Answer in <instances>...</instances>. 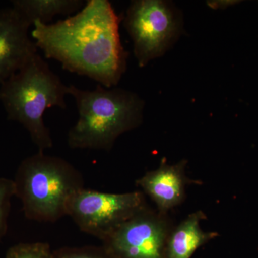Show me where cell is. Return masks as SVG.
Listing matches in <instances>:
<instances>
[{
  "label": "cell",
  "instance_id": "5bb4252c",
  "mask_svg": "<svg viewBox=\"0 0 258 258\" xmlns=\"http://www.w3.org/2000/svg\"><path fill=\"white\" fill-rule=\"evenodd\" d=\"M53 253L55 258H115L103 245L62 247L53 251Z\"/></svg>",
  "mask_w": 258,
  "mask_h": 258
},
{
  "label": "cell",
  "instance_id": "3957f363",
  "mask_svg": "<svg viewBox=\"0 0 258 258\" xmlns=\"http://www.w3.org/2000/svg\"><path fill=\"white\" fill-rule=\"evenodd\" d=\"M67 95L69 86L38 53L0 85V102L8 119L18 122L28 131L39 152L53 147L44 113L52 107L64 109Z\"/></svg>",
  "mask_w": 258,
  "mask_h": 258
},
{
  "label": "cell",
  "instance_id": "30bf717a",
  "mask_svg": "<svg viewBox=\"0 0 258 258\" xmlns=\"http://www.w3.org/2000/svg\"><path fill=\"white\" fill-rule=\"evenodd\" d=\"M205 220L207 215L198 210L174 226L166 246L168 258H190L199 247L218 237L217 232H205L202 229L201 222Z\"/></svg>",
  "mask_w": 258,
  "mask_h": 258
},
{
  "label": "cell",
  "instance_id": "7a4b0ae2",
  "mask_svg": "<svg viewBox=\"0 0 258 258\" xmlns=\"http://www.w3.org/2000/svg\"><path fill=\"white\" fill-rule=\"evenodd\" d=\"M79 118L68 133L74 149L108 152L121 134L138 128L144 119V101L137 93L97 85L92 91L69 86Z\"/></svg>",
  "mask_w": 258,
  "mask_h": 258
},
{
  "label": "cell",
  "instance_id": "9c48e42d",
  "mask_svg": "<svg viewBox=\"0 0 258 258\" xmlns=\"http://www.w3.org/2000/svg\"><path fill=\"white\" fill-rule=\"evenodd\" d=\"M187 161L182 159L175 164H169L165 160L157 169L149 171L136 181V184L147 195L161 213L169 211L184 202L186 185L196 181L188 179L185 173Z\"/></svg>",
  "mask_w": 258,
  "mask_h": 258
},
{
  "label": "cell",
  "instance_id": "52a82bcc",
  "mask_svg": "<svg viewBox=\"0 0 258 258\" xmlns=\"http://www.w3.org/2000/svg\"><path fill=\"white\" fill-rule=\"evenodd\" d=\"M173 227L169 214L148 206L118 227L103 245L115 258H164Z\"/></svg>",
  "mask_w": 258,
  "mask_h": 258
},
{
  "label": "cell",
  "instance_id": "7c38bea8",
  "mask_svg": "<svg viewBox=\"0 0 258 258\" xmlns=\"http://www.w3.org/2000/svg\"><path fill=\"white\" fill-rule=\"evenodd\" d=\"M5 258H55L46 242H23L12 246Z\"/></svg>",
  "mask_w": 258,
  "mask_h": 258
},
{
  "label": "cell",
  "instance_id": "8fae6325",
  "mask_svg": "<svg viewBox=\"0 0 258 258\" xmlns=\"http://www.w3.org/2000/svg\"><path fill=\"white\" fill-rule=\"evenodd\" d=\"M13 8L30 23L50 24L56 15H71L85 5L83 0H13Z\"/></svg>",
  "mask_w": 258,
  "mask_h": 258
},
{
  "label": "cell",
  "instance_id": "277c9868",
  "mask_svg": "<svg viewBox=\"0 0 258 258\" xmlns=\"http://www.w3.org/2000/svg\"><path fill=\"white\" fill-rule=\"evenodd\" d=\"M13 182L25 217L45 223L67 216L70 200L85 187L76 166L63 158L39 152L20 162Z\"/></svg>",
  "mask_w": 258,
  "mask_h": 258
},
{
  "label": "cell",
  "instance_id": "6da1fadb",
  "mask_svg": "<svg viewBox=\"0 0 258 258\" xmlns=\"http://www.w3.org/2000/svg\"><path fill=\"white\" fill-rule=\"evenodd\" d=\"M37 48L62 69L106 88L119 83L128 53L120 41L119 18L107 0H88L76 14L55 23L35 22Z\"/></svg>",
  "mask_w": 258,
  "mask_h": 258
},
{
  "label": "cell",
  "instance_id": "ba28073f",
  "mask_svg": "<svg viewBox=\"0 0 258 258\" xmlns=\"http://www.w3.org/2000/svg\"><path fill=\"white\" fill-rule=\"evenodd\" d=\"M32 24L13 6L0 9V85L37 53L29 36Z\"/></svg>",
  "mask_w": 258,
  "mask_h": 258
},
{
  "label": "cell",
  "instance_id": "8992f818",
  "mask_svg": "<svg viewBox=\"0 0 258 258\" xmlns=\"http://www.w3.org/2000/svg\"><path fill=\"white\" fill-rule=\"evenodd\" d=\"M147 207L145 195L140 190L115 194L84 187L70 200L67 216L81 232L104 241Z\"/></svg>",
  "mask_w": 258,
  "mask_h": 258
},
{
  "label": "cell",
  "instance_id": "5b68a950",
  "mask_svg": "<svg viewBox=\"0 0 258 258\" xmlns=\"http://www.w3.org/2000/svg\"><path fill=\"white\" fill-rule=\"evenodd\" d=\"M123 26L134 44L139 67L164 55L177 40L181 15L171 3L161 0H135L126 10Z\"/></svg>",
  "mask_w": 258,
  "mask_h": 258
},
{
  "label": "cell",
  "instance_id": "9a60e30c",
  "mask_svg": "<svg viewBox=\"0 0 258 258\" xmlns=\"http://www.w3.org/2000/svg\"><path fill=\"white\" fill-rule=\"evenodd\" d=\"M238 3H240V1H236V0H226V1L224 0L223 1L222 0V1H208V5L213 9H225Z\"/></svg>",
  "mask_w": 258,
  "mask_h": 258
},
{
  "label": "cell",
  "instance_id": "4fadbf2b",
  "mask_svg": "<svg viewBox=\"0 0 258 258\" xmlns=\"http://www.w3.org/2000/svg\"><path fill=\"white\" fill-rule=\"evenodd\" d=\"M13 197H15L13 179L0 177V240L8 232V219Z\"/></svg>",
  "mask_w": 258,
  "mask_h": 258
}]
</instances>
